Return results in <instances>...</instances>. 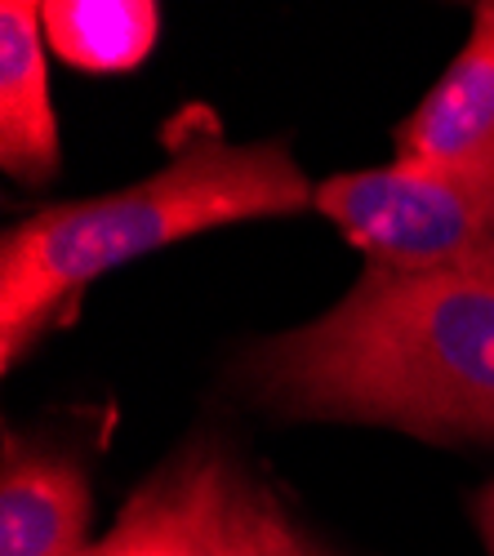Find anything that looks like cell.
<instances>
[{"label": "cell", "mask_w": 494, "mask_h": 556, "mask_svg": "<svg viewBox=\"0 0 494 556\" xmlns=\"http://www.w3.org/2000/svg\"><path fill=\"white\" fill-rule=\"evenodd\" d=\"M232 379L277 419L494 445V276L366 267L307 326L254 339Z\"/></svg>", "instance_id": "cell-1"}, {"label": "cell", "mask_w": 494, "mask_h": 556, "mask_svg": "<svg viewBox=\"0 0 494 556\" xmlns=\"http://www.w3.org/2000/svg\"><path fill=\"white\" fill-rule=\"evenodd\" d=\"M307 182L286 143H228L214 125L178 129L169 161L107 197L63 201L0 237V361L5 369L54 326L99 276L169 250L201 231L312 210Z\"/></svg>", "instance_id": "cell-2"}, {"label": "cell", "mask_w": 494, "mask_h": 556, "mask_svg": "<svg viewBox=\"0 0 494 556\" xmlns=\"http://www.w3.org/2000/svg\"><path fill=\"white\" fill-rule=\"evenodd\" d=\"M312 210L375 271L494 276V188L481 178L392 161L317 182Z\"/></svg>", "instance_id": "cell-3"}, {"label": "cell", "mask_w": 494, "mask_h": 556, "mask_svg": "<svg viewBox=\"0 0 494 556\" xmlns=\"http://www.w3.org/2000/svg\"><path fill=\"white\" fill-rule=\"evenodd\" d=\"M245 472L210 445L183 450L80 556H245Z\"/></svg>", "instance_id": "cell-4"}, {"label": "cell", "mask_w": 494, "mask_h": 556, "mask_svg": "<svg viewBox=\"0 0 494 556\" xmlns=\"http://www.w3.org/2000/svg\"><path fill=\"white\" fill-rule=\"evenodd\" d=\"M396 161L436 165L494 188V10L481 5L455 63L396 129Z\"/></svg>", "instance_id": "cell-5"}, {"label": "cell", "mask_w": 494, "mask_h": 556, "mask_svg": "<svg viewBox=\"0 0 494 556\" xmlns=\"http://www.w3.org/2000/svg\"><path fill=\"white\" fill-rule=\"evenodd\" d=\"M40 5L5 0L0 5V165L18 182H50L63 165V138L45 72Z\"/></svg>", "instance_id": "cell-6"}, {"label": "cell", "mask_w": 494, "mask_h": 556, "mask_svg": "<svg viewBox=\"0 0 494 556\" xmlns=\"http://www.w3.org/2000/svg\"><path fill=\"white\" fill-rule=\"evenodd\" d=\"M94 494L72 458L5 445L0 477V556H80L89 547Z\"/></svg>", "instance_id": "cell-7"}, {"label": "cell", "mask_w": 494, "mask_h": 556, "mask_svg": "<svg viewBox=\"0 0 494 556\" xmlns=\"http://www.w3.org/2000/svg\"><path fill=\"white\" fill-rule=\"evenodd\" d=\"M40 31L50 54L76 72L121 76L143 67L161 36L152 0H45Z\"/></svg>", "instance_id": "cell-8"}, {"label": "cell", "mask_w": 494, "mask_h": 556, "mask_svg": "<svg viewBox=\"0 0 494 556\" xmlns=\"http://www.w3.org/2000/svg\"><path fill=\"white\" fill-rule=\"evenodd\" d=\"M241 534H245V556H334L326 543L312 539L290 507L245 477L241 490Z\"/></svg>", "instance_id": "cell-9"}, {"label": "cell", "mask_w": 494, "mask_h": 556, "mask_svg": "<svg viewBox=\"0 0 494 556\" xmlns=\"http://www.w3.org/2000/svg\"><path fill=\"white\" fill-rule=\"evenodd\" d=\"M472 517H477V530H481L485 552L494 556V481H490V485H481V494L472 498Z\"/></svg>", "instance_id": "cell-10"}, {"label": "cell", "mask_w": 494, "mask_h": 556, "mask_svg": "<svg viewBox=\"0 0 494 556\" xmlns=\"http://www.w3.org/2000/svg\"><path fill=\"white\" fill-rule=\"evenodd\" d=\"M490 10H494V5H490Z\"/></svg>", "instance_id": "cell-11"}]
</instances>
